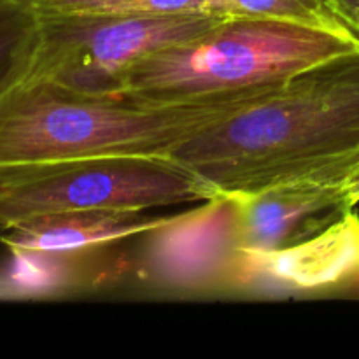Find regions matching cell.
<instances>
[{"label": "cell", "instance_id": "cell-13", "mask_svg": "<svg viewBox=\"0 0 359 359\" xmlns=\"http://www.w3.org/2000/svg\"><path fill=\"white\" fill-rule=\"evenodd\" d=\"M349 198H351V205L354 209L359 207V174L354 175L353 179L349 181Z\"/></svg>", "mask_w": 359, "mask_h": 359}, {"label": "cell", "instance_id": "cell-10", "mask_svg": "<svg viewBox=\"0 0 359 359\" xmlns=\"http://www.w3.org/2000/svg\"><path fill=\"white\" fill-rule=\"evenodd\" d=\"M214 9L224 16L266 18L305 27L349 30L333 13L330 0H214Z\"/></svg>", "mask_w": 359, "mask_h": 359}, {"label": "cell", "instance_id": "cell-3", "mask_svg": "<svg viewBox=\"0 0 359 359\" xmlns=\"http://www.w3.org/2000/svg\"><path fill=\"white\" fill-rule=\"evenodd\" d=\"M258 98L154 107L23 77L0 93V170L91 158H168L200 130Z\"/></svg>", "mask_w": 359, "mask_h": 359}, {"label": "cell", "instance_id": "cell-6", "mask_svg": "<svg viewBox=\"0 0 359 359\" xmlns=\"http://www.w3.org/2000/svg\"><path fill=\"white\" fill-rule=\"evenodd\" d=\"M146 237L137 277L151 286L177 293L244 287L235 195L203 200Z\"/></svg>", "mask_w": 359, "mask_h": 359}, {"label": "cell", "instance_id": "cell-2", "mask_svg": "<svg viewBox=\"0 0 359 359\" xmlns=\"http://www.w3.org/2000/svg\"><path fill=\"white\" fill-rule=\"evenodd\" d=\"M353 51L359 37L349 30L228 16L198 37L139 60L119 79L116 98L154 107L256 98Z\"/></svg>", "mask_w": 359, "mask_h": 359}, {"label": "cell", "instance_id": "cell-5", "mask_svg": "<svg viewBox=\"0 0 359 359\" xmlns=\"http://www.w3.org/2000/svg\"><path fill=\"white\" fill-rule=\"evenodd\" d=\"M216 13L39 14L25 77L74 93L116 98V88L144 56L205 34L224 20Z\"/></svg>", "mask_w": 359, "mask_h": 359}, {"label": "cell", "instance_id": "cell-11", "mask_svg": "<svg viewBox=\"0 0 359 359\" xmlns=\"http://www.w3.org/2000/svg\"><path fill=\"white\" fill-rule=\"evenodd\" d=\"M27 2L37 14L216 13L214 0H27Z\"/></svg>", "mask_w": 359, "mask_h": 359}, {"label": "cell", "instance_id": "cell-12", "mask_svg": "<svg viewBox=\"0 0 359 359\" xmlns=\"http://www.w3.org/2000/svg\"><path fill=\"white\" fill-rule=\"evenodd\" d=\"M330 4L344 27L359 37V0H330Z\"/></svg>", "mask_w": 359, "mask_h": 359}, {"label": "cell", "instance_id": "cell-4", "mask_svg": "<svg viewBox=\"0 0 359 359\" xmlns=\"http://www.w3.org/2000/svg\"><path fill=\"white\" fill-rule=\"evenodd\" d=\"M209 198V189L168 158H91L11 167L0 170V233L55 214L151 210Z\"/></svg>", "mask_w": 359, "mask_h": 359}, {"label": "cell", "instance_id": "cell-7", "mask_svg": "<svg viewBox=\"0 0 359 359\" xmlns=\"http://www.w3.org/2000/svg\"><path fill=\"white\" fill-rule=\"evenodd\" d=\"M270 279L293 290H328L359 280V212L349 210L312 237L284 249L242 251L244 287Z\"/></svg>", "mask_w": 359, "mask_h": 359}, {"label": "cell", "instance_id": "cell-9", "mask_svg": "<svg viewBox=\"0 0 359 359\" xmlns=\"http://www.w3.org/2000/svg\"><path fill=\"white\" fill-rule=\"evenodd\" d=\"M39 32V14L27 0H0V93L23 79Z\"/></svg>", "mask_w": 359, "mask_h": 359}, {"label": "cell", "instance_id": "cell-8", "mask_svg": "<svg viewBox=\"0 0 359 359\" xmlns=\"http://www.w3.org/2000/svg\"><path fill=\"white\" fill-rule=\"evenodd\" d=\"M170 219L172 216H149L146 210H76L16 224L2 231L0 242L11 252L83 251L142 237Z\"/></svg>", "mask_w": 359, "mask_h": 359}, {"label": "cell", "instance_id": "cell-14", "mask_svg": "<svg viewBox=\"0 0 359 359\" xmlns=\"http://www.w3.org/2000/svg\"><path fill=\"white\" fill-rule=\"evenodd\" d=\"M0 298H13V291L6 276H0Z\"/></svg>", "mask_w": 359, "mask_h": 359}, {"label": "cell", "instance_id": "cell-1", "mask_svg": "<svg viewBox=\"0 0 359 359\" xmlns=\"http://www.w3.org/2000/svg\"><path fill=\"white\" fill-rule=\"evenodd\" d=\"M210 195L359 174V51L333 56L175 147Z\"/></svg>", "mask_w": 359, "mask_h": 359}]
</instances>
